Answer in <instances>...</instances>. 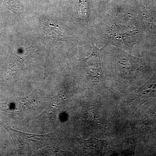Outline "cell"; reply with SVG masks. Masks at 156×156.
<instances>
[{
    "mask_svg": "<svg viewBox=\"0 0 156 156\" xmlns=\"http://www.w3.org/2000/svg\"><path fill=\"white\" fill-rule=\"evenodd\" d=\"M93 50L91 55L83 59L84 68L86 72L93 80L97 81H102L104 79L101 69V55L103 48L99 49L95 46L92 42Z\"/></svg>",
    "mask_w": 156,
    "mask_h": 156,
    "instance_id": "cell-1",
    "label": "cell"
},
{
    "mask_svg": "<svg viewBox=\"0 0 156 156\" xmlns=\"http://www.w3.org/2000/svg\"><path fill=\"white\" fill-rule=\"evenodd\" d=\"M43 30L45 36L51 39L52 41H59L62 38L58 26H56L49 20L44 21Z\"/></svg>",
    "mask_w": 156,
    "mask_h": 156,
    "instance_id": "cell-2",
    "label": "cell"
},
{
    "mask_svg": "<svg viewBox=\"0 0 156 156\" xmlns=\"http://www.w3.org/2000/svg\"><path fill=\"white\" fill-rule=\"evenodd\" d=\"M89 145L91 146V148L97 154H101L104 152L107 144L105 141L99 140L95 138H92L88 141Z\"/></svg>",
    "mask_w": 156,
    "mask_h": 156,
    "instance_id": "cell-3",
    "label": "cell"
},
{
    "mask_svg": "<svg viewBox=\"0 0 156 156\" xmlns=\"http://www.w3.org/2000/svg\"><path fill=\"white\" fill-rule=\"evenodd\" d=\"M76 11L79 17L83 18L87 17V4L84 1H80L76 5Z\"/></svg>",
    "mask_w": 156,
    "mask_h": 156,
    "instance_id": "cell-4",
    "label": "cell"
},
{
    "mask_svg": "<svg viewBox=\"0 0 156 156\" xmlns=\"http://www.w3.org/2000/svg\"><path fill=\"white\" fill-rule=\"evenodd\" d=\"M104 1H105V2H108L110 1L111 0H104Z\"/></svg>",
    "mask_w": 156,
    "mask_h": 156,
    "instance_id": "cell-5",
    "label": "cell"
}]
</instances>
